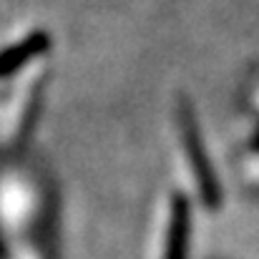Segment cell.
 <instances>
[{"label": "cell", "mask_w": 259, "mask_h": 259, "mask_svg": "<svg viewBox=\"0 0 259 259\" xmlns=\"http://www.w3.org/2000/svg\"><path fill=\"white\" fill-rule=\"evenodd\" d=\"M179 123H181V139L186 144V151L191 154V166L196 171V179L201 184V191L214 199L217 196V186H214V174H211V166L206 161V151L201 146V139H199V128H196V121H194V113L181 106L179 111Z\"/></svg>", "instance_id": "obj_1"}, {"label": "cell", "mask_w": 259, "mask_h": 259, "mask_svg": "<svg viewBox=\"0 0 259 259\" xmlns=\"http://www.w3.org/2000/svg\"><path fill=\"white\" fill-rule=\"evenodd\" d=\"M40 48H46V38H43V35H33L30 40H25V43H20V46L10 48L8 53H3V56H0V73L15 71L20 63H25V61H28L30 56H35Z\"/></svg>", "instance_id": "obj_2"}]
</instances>
